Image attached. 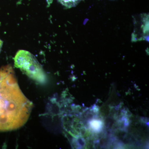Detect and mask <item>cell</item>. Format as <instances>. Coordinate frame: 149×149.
<instances>
[{"instance_id":"6da1fadb","label":"cell","mask_w":149,"mask_h":149,"mask_svg":"<svg viewBox=\"0 0 149 149\" xmlns=\"http://www.w3.org/2000/svg\"><path fill=\"white\" fill-rule=\"evenodd\" d=\"M33 103L20 90L9 65L0 69V132L21 128L31 114Z\"/></svg>"},{"instance_id":"7a4b0ae2","label":"cell","mask_w":149,"mask_h":149,"mask_svg":"<svg viewBox=\"0 0 149 149\" xmlns=\"http://www.w3.org/2000/svg\"><path fill=\"white\" fill-rule=\"evenodd\" d=\"M15 67L37 83L44 84L47 77L42 67L35 56L28 51L21 50L14 58Z\"/></svg>"},{"instance_id":"3957f363","label":"cell","mask_w":149,"mask_h":149,"mask_svg":"<svg viewBox=\"0 0 149 149\" xmlns=\"http://www.w3.org/2000/svg\"><path fill=\"white\" fill-rule=\"evenodd\" d=\"M58 1L65 7L70 8L77 6L81 0H58Z\"/></svg>"},{"instance_id":"277c9868","label":"cell","mask_w":149,"mask_h":149,"mask_svg":"<svg viewBox=\"0 0 149 149\" xmlns=\"http://www.w3.org/2000/svg\"><path fill=\"white\" fill-rule=\"evenodd\" d=\"M3 45V42L2 40H0V52H1V49Z\"/></svg>"},{"instance_id":"5b68a950","label":"cell","mask_w":149,"mask_h":149,"mask_svg":"<svg viewBox=\"0 0 149 149\" xmlns=\"http://www.w3.org/2000/svg\"><path fill=\"white\" fill-rule=\"evenodd\" d=\"M111 1H113V0H111Z\"/></svg>"}]
</instances>
